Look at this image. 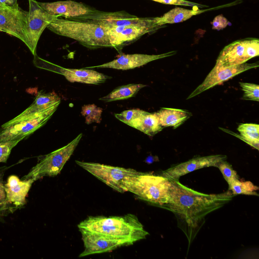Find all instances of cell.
Wrapping results in <instances>:
<instances>
[{"instance_id": "24", "label": "cell", "mask_w": 259, "mask_h": 259, "mask_svg": "<svg viewBox=\"0 0 259 259\" xmlns=\"http://www.w3.org/2000/svg\"><path fill=\"white\" fill-rule=\"evenodd\" d=\"M146 86L142 84L135 83L120 86L99 100L111 102L128 99L135 96L140 90Z\"/></svg>"}, {"instance_id": "15", "label": "cell", "mask_w": 259, "mask_h": 259, "mask_svg": "<svg viewBox=\"0 0 259 259\" xmlns=\"http://www.w3.org/2000/svg\"><path fill=\"white\" fill-rule=\"evenodd\" d=\"M80 232L84 249L79 254V257L110 252L118 247L131 245L126 241L100 233L85 231Z\"/></svg>"}, {"instance_id": "2", "label": "cell", "mask_w": 259, "mask_h": 259, "mask_svg": "<svg viewBox=\"0 0 259 259\" xmlns=\"http://www.w3.org/2000/svg\"><path fill=\"white\" fill-rule=\"evenodd\" d=\"M79 231L100 233L123 240L131 245L145 239L149 233L133 214L122 216L89 217L78 225Z\"/></svg>"}, {"instance_id": "31", "label": "cell", "mask_w": 259, "mask_h": 259, "mask_svg": "<svg viewBox=\"0 0 259 259\" xmlns=\"http://www.w3.org/2000/svg\"><path fill=\"white\" fill-rule=\"evenodd\" d=\"M6 167H0V218L3 216L8 209L9 203L7 201L5 185L3 183V177Z\"/></svg>"}, {"instance_id": "16", "label": "cell", "mask_w": 259, "mask_h": 259, "mask_svg": "<svg viewBox=\"0 0 259 259\" xmlns=\"http://www.w3.org/2000/svg\"><path fill=\"white\" fill-rule=\"evenodd\" d=\"M227 156L212 155L193 158L163 170L161 175L171 180H179V178L195 170L207 167H218L221 162L226 160Z\"/></svg>"}, {"instance_id": "36", "label": "cell", "mask_w": 259, "mask_h": 259, "mask_svg": "<svg viewBox=\"0 0 259 259\" xmlns=\"http://www.w3.org/2000/svg\"><path fill=\"white\" fill-rule=\"evenodd\" d=\"M5 6V5H3L1 3H0V7Z\"/></svg>"}, {"instance_id": "5", "label": "cell", "mask_w": 259, "mask_h": 259, "mask_svg": "<svg viewBox=\"0 0 259 259\" xmlns=\"http://www.w3.org/2000/svg\"><path fill=\"white\" fill-rule=\"evenodd\" d=\"M59 104L24 116L17 115L4 123L0 129V141L22 140L45 125Z\"/></svg>"}, {"instance_id": "4", "label": "cell", "mask_w": 259, "mask_h": 259, "mask_svg": "<svg viewBox=\"0 0 259 259\" xmlns=\"http://www.w3.org/2000/svg\"><path fill=\"white\" fill-rule=\"evenodd\" d=\"M170 181L161 175L139 172L129 178L125 184L126 191L153 205L161 207L167 202Z\"/></svg>"}, {"instance_id": "29", "label": "cell", "mask_w": 259, "mask_h": 259, "mask_svg": "<svg viewBox=\"0 0 259 259\" xmlns=\"http://www.w3.org/2000/svg\"><path fill=\"white\" fill-rule=\"evenodd\" d=\"M218 167L220 170L228 185L239 179V177L236 171L233 169L232 165L226 160L220 163Z\"/></svg>"}, {"instance_id": "11", "label": "cell", "mask_w": 259, "mask_h": 259, "mask_svg": "<svg viewBox=\"0 0 259 259\" xmlns=\"http://www.w3.org/2000/svg\"><path fill=\"white\" fill-rule=\"evenodd\" d=\"M33 63L38 68L50 70L63 75L67 80L71 82H77L99 84L104 83L107 79L110 78L103 73L93 70L63 68L40 58L37 55L34 56Z\"/></svg>"}, {"instance_id": "33", "label": "cell", "mask_w": 259, "mask_h": 259, "mask_svg": "<svg viewBox=\"0 0 259 259\" xmlns=\"http://www.w3.org/2000/svg\"><path fill=\"white\" fill-rule=\"evenodd\" d=\"M154 2L167 5H181L184 6L191 7L193 8H203L207 7L206 5H204L186 0H151Z\"/></svg>"}, {"instance_id": "18", "label": "cell", "mask_w": 259, "mask_h": 259, "mask_svg": "<svg viewBox=\"0 0 259 259\" xmlns=\"http://www.w3.org/2000/svg\"><path fill=\"white\" fill-rule=\"evenodd\" d=\"M40 6L49 14L66 19L84 15L95 9L82 3L71 0L54 2H38Z\"/></svg>"}, {"instance_id": "25", "label": "cell", "mask_w": 259, "mask_h": 259, "mask_svg": "<svg viewBox=\"0 0 259 259\" xmlns=\"http://www.w3.org/2000/svg\"><path fill=\"white\" fill-rule=\"evenodd\" d=\"M237 130L240 133V135L236 136L258 150L259 125L258 124L241 123L238 125Z\"/></svg>"}, {"instance_id": "12", "label": "cell", "mask_w": 259, "mask_h": 259, "mask_svg": "<svg viewBox=\"0 0 259 259\" xmlns=\"http://www.w3.org/2000/svg\"><path fill=\"white\" fill-rule=\"evenodd\" d=\"M68 19L92 22L106 28L142 23L147 21L149 18L138 17L125 11L107 12L95 9L89 14Z\"/></svg>"}, {"instance_id": "32", "label": "cell", "mask_w": 259, "mask_h": 259, "mask_svg": "<svg viewBox=\"0 0 259 259\" xmlns=\"http://www.w3.org/2000/svg\"><path fill=\"white\" fill-rule=\"evenodd\" d=\"M20 140L0 141V162H6L12 149Z\"/></svg>"}, {"instance_id": "28", "label": "cell", "mask_w": 259, "mask_h": 259, "mask_svg": "<svg viewBox=\"0 0 259 259\" xmlns=\"http://www.w3.org/2000/svg\"><path fill=\"white\" fill-rule=\"evenodd\" d=\"M239 85L243 92V99L257 102L259 101V86L258 84L240 82Z\"/></svg>"}, {"instance_id": "17", "label": "cell", "mask_w": 259, "mask_h": 259, "mask_svg": "<svg viewBox=\"0 0 259 259\" xmlns=\"http://www.w3.org/2000/svg\"><path fill=\"white\" fill-rule=\"evenodd\" d=\"M176 51H172L159 55L142 54L120 55L118 58L105 64L91 68H110L116 69L127 70L144 65L151 61L168 57L175 55Z\"/></svg>"}, {"instance_id": "8", "label": "cell", "mask_w": 259, "mask_h": 259, "mask_svg": "<svg viewBox=\"0 0 259 259\" xmlns=\"http://www.w3.org/2000/svg\"><path fill=\"white\" fill-rule=\"evenodd\" d=\"M77 164L114 190L124 193L126 192L125 184L130 177L138 171L132 168H125L96 162L76 160Z\"/></svg>"}, {"instance_id": "20", "label": "cell", "mask_w": 259, "mask_h": 259, "mask_svg": "<svg viewBox=\"0 0 259 259\" xmlns=\"http://www.w3.org/2000/svg\"><path fill=\"white\" fill-rule=\"evenodd\" d=\"M235 4V2L225 6L203 10H200L197 8H193L194 9L193 10H189L180 7H176L165 13L162 16L156 17H154V19L156 23L158 25L164 27L165 24L184 22L188 20L193 16L201 14L209 10L222 8L225 6H231L232 4Z\"/></svg>"}, {"instance_id": "35", "label": "cell", "mask_w": 259, "mask_h": 259, "mask_svg": "<svg viewBox=\"0 0 259 259\" xmlns=\"http://www.w3.org/2000/svg\"><path fill=\"white\" fill-rule=\"evenodd\" d=\"M0 3L6 6H14L17 4V0H0Z\"/></svg>"}, {"instance_id": "6", "label": "cell", "mask_w": 259, "mask_h": 259, "mask_svg": "<svg viewBox=\"0 0 259 259\" xmlns=\"http://www.w3.org/2000/svg\"><path fill=\"white\" fill-rule=\"evenodd\" d=\"M82 136L81 133L66 146L44 156L22 179H32L35 181L45 176L59 174L72 155Z\"/></svg>"}, {"instance_id": "34", "label": "cell", "mask_w": 259, "mask_h": 259, "mask_svg": "<svg viewBox=\"0 0 259 259\" xmlns=\"http://www.w3.org/2000/svg\"><path fill=\"white\" fill-rule=\"evenodd\" d=\"M211 24L213 29L219 30L226 27L229 24V22L222 15H220L213 19Z\"/></svg>"}, {"instance_id": "23", "label": "cell", "mask_w": 259, "mask_h": 259, "mask_svg": "<svg viewBox=\"0 0 259 259\" xmlns=\"http://www.w3.org/2000/svg\"><path fill=\"white\" fill-rule=\"evenodd\" d=\"M61 99L55 92L41 91L37 94L33 103L19 115L24 116L47 109L60 103Z\"/></svg>"}, {"instance_id": "3", "label": "cell", "mask_w": 259, "mask_h": 259, "mask_svg": "<svg viewBox=\"0 0 259 259\" xmlns=\"http://www.w3.org/2000/svg\"><path fill=\"white\" fill-rule=\"evenodd\" d=\"M47 28L55 34L72 38L91 49L112 47L105 29L92 22L58 17Z\"/></svg>"}, {"instance_id": "10", "label": "cell", "mask_w": 259, "mask_h": 259, "mask_svg": "<svg viewBox=\"0 0 259 259\" xmlns=\"http://www.w3.org/2000/svg\"><path fill=\"white\" fill-rule=\"evenodd\" d=\"M162 27L156 23L154 17H152L142 23L113 26L104 29L108 35L112 47L119 51L124 47L138 40L143 35L153 33Z\"/></svg>"}, {"instance_id": "19", "label": "cell", "mask_w": 259, "mask_h": 259, "mask_svg": "<svg viewBox=\"0 0 259 259\" xmlns=\"http://www.w3.org/2000/svg\"><path fill=\"white\" fill-rule=\"evenodd\" d=\"M35 181L32 179L21 180L15 175L9 176L5 184L7 201L16 206L23 205L26 197Z\"/></svg>"}, {"instance_id": "9", "label": "cell", "mask_w": 259, "mask_h": 259, "mask_svg": "<svg viewBox=\"0 0 259 259\" xmlns=\"http://www.w3.org/2000/svg\"><path fill=\"white\" fill-rule=\"evenodd\" d=\"M29 11L24 43L33 56L39 39L44 30L58 16H53L45 11L36 0H28Z\"/></svg>"}, {"instance_id": "14", "label": "cell", "mask_w": 259, "mask_h": 259, "mask_svg": "<svg viewBox=\"0 0 259 259\" xmlns=\"http://www.w3.org/2000/svg\"><path fill=\"white\" fill-rule=\"evenodd\" d=\"M257 62L247 63L229 67H218L214 66L206 76L203 81L187 97L191 99L201 93L223 83L239 74L248 70L258 67Z\"/></svg>"}, {"instance_id": "13", "label": "cell", "mask_w": 259, "mask_h": 259, "mask_svg": "<svg viewBox=\"0 0 259 259\" xmlns=\"http://www.w3.org/2000/svg\"><path fill=\"white\" fill-rule=\"evenodd\" d=\"M28 11L17 4L0 7V31L16 37L23 42L26 30Z\"/></svg>"}, {"instance_id": "21", "label": "cell", "mask_w": 259, "mask_h": 259, "mask_svg": "<svg viewBox=\"0 0 259 259\" xmlns=\"http://www.w3.org/2000/svg\"><path fill=\"white\" fill-rule=\"evenodd\" d=\"M155 114L162 127L174 128L180 126L192 115L187 110L171 108H161Z\"/></svg>"}, {"instance_id": "22", "label": "cell", "mask_w": 259, "mask_h": 259, "mask_svg": "<svg viewBox=\"0 0 259 259\" xmlns=\"http://www.w3.org/2000/svg\"><path fill=\"white\" fill-rule=\"evenodd\" d=\"M129 125L150 136H154L163 128L159 123L155 113L145 111L131 121Z\"/></svg>"}, {"instance_id": "27", "label": "cell", "mask_w": 259, "mask_h": 259, "mask_svg": "<svg viewBox=\"0 0 259 259\" xmlns=\"http://www.w3.org/2000/svg\"><path fill=\"white\" fill-rule=\"evenodd\" d=\"M103 109L96 105L88 104L82 107L81 114L84 117L85 123L90 124L93 122L100 123Z\"/></svg>"}, {"instance_id": "30", "label": "cell", "mask_w": 259, "mask_h": 259, "mask_svg": "<svg viewBox=\"0 0 259 259\" xmlns=\"http://www.w3.org/2000/svg\"><path fill=\"white\" fill-rule=\"evenodd\" d=\"M145 111L139 109L125 110L115 114V117L123 123L129 125L131 121L141 115Z\"/></svg>"}, {"instance_id": "26", "label": "cell", "mask_w": 259, "mask_h": 259, "mask_svg": "<svg viewBox=\"0 0 259 259\" xmlns=\"http://www.w3.org/2000/svg\"><path fill=\"white\" fill-rule=\"evenodd\" d=\"M258 187L250 181H240L237 180L229 185V190L235 195L244 194L258 196L256 191Z\"/></svg>"}, {"instance_id": "7", "label": "cell", "mask_w": 259, "mask_h": 259, "mask_svg": "<svg viewBox=\"0 0 259 259\" xmlns=\"http://www.w3.org/2000/svg\"><path fill=\"white\" fill-rule=\"evenodd\" d=\"M258 55V39L249 37L237 40L223 49L214 66L229 67L237 66L246 63Z\"/></svg>"}, {"instance_id": "1", "label": "cell", "mask_w": 259, "mask_h": 259, "mask_svg": "<svg viewBox=\"0 0 259 259\" xmlns=\"http://www.w3.org/2000/svg\"><path fill=\"white\" fill-rule=\"evenodd\" d=\"M167 202L163 206L173 212L182 226L181 229L191 242L208 213L231 201L234 195L229 190L218 194L200 193L171 180Z\"/></svg>"}]
</instances>
